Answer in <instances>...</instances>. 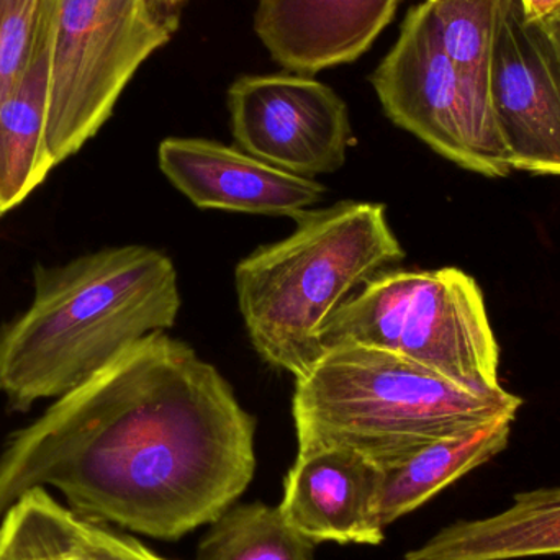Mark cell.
Returning <instances> with one entry per match:
<instances>
[{
    "mask_svg": "<svg viewBox=\"0 0 560 560\" xmlns=\"http://www.w3.org/2000/svg\"><path fill=\"white\" fill-rule=\"evenodd\" d=\"M255 434L219 369L153 332L9 438L0 520L23 493L51 487L82 518L180 539L248 489Z\"/></svg>",
    "mask_w": 560,
    "mask_h": 560,
    "instance_id": "6da1fadb",
    "label": "cell"
},
{
    "mask_svg": "<svg viewBox=\"0 0 560 560\" xmlns=\"http://www.w3.org/2000/svg\"><path fill=\"white\" fill-rule=\"evenodd\" d=\"M33 275L28 308L0 326V394L13 411L61 397L179 315L176 266L148 246L101 249Z\"/></svg>",
    "mask_w": 560,
    "mask_h": 560,
    "instance_id": "7a4b0ae2",
    "label": "cell"
},
{
    "mask_svg": "<svg viewBox=\"0 0 560 560\" xmlns=\"http://www.w3.org/2000/svg\"><path fill=\"white\" fill-rule=\"evenodd\" d=\"M522 405L505 390L474 394L394 352L341 345L295 378L292 415L299 453L341 447L388 469L428 444L516 417Z\"/></svg>",
    "mask_w": 560,
    "mask_h": 560,
    "instance_id": "3957f363",
    "label": "cell"
},
{
    "mask_svg": "<svg viewBox=\"0 0 560 560\" xmlns=\"http://www.w3.org/2000/svg\"><path fill=\"white\" fill-rule=\"evenodd\" d=\"M292 220V235L236 266L235 285L253 348L296 378L323 354V331L332 316L405 252L384 203L342 200Z\"/></svg>",
    "mask_w": 560,
    "mask_h": 560,
    "instance_id": "277c9868",
    "label": "cell"
},
{
    "mask_svg": "<svg viewBox=\"0 0 560 560\" xmlns=\"http://www.w3.org/2000/svg\"><path fill=\"white\" fill-rule=\"evenodd\" d=\"M322 345L382 349L474 394L503 390L482 292L456 268L382 271L332 316Z\"/></svg>",
    "mask_w": 560,
    "mask_h": 560,
    "instance_id": "5b68a950",
    "label": "cell"
},
{
    "mask_svg": "<svg viewBox=\"0 0 560 560\" xmlns=\"http://www.w3.org/2000/svg\"><path fill=\"white\" fill-rule=\"evenodd\" d=\"M179 23L151 0H52L46 148L55 166L107 124L128 82Z\"/></svg>",
    "mask_w": 560,
    "mask_h": 560,
    "instance_id": "8992f818",
    "label": "cell"
},
{
    "mask_svg": "<svg viewBox=\"0 0 560 560\" xmlns=\"http://www.w3.org/2000/svg\"><path fill=\"white\" fill-rule=\"evenodd\" d=\"M369 81L388 120L441 156L487 177L512 173L492 98L477 94L447 58L424 3L408 12Z\"/></svg>",
    "mask_w": 560,
    "mask_h": 560,
    "instance_id": "52a82bcc",
    "label": "cell"
},
{
    "mask_svg": "<svg viewBox=\"0 0 560 560\" xmlns=\"http://www.w3.org/2000/svg\"><path fill=\"white\" fill-rule=\"evenodd\" d=\"M226 105L236 147L295 176L336 173L358 143L346 102L312 75H242Z\"/></svg>",
    "mask_w": 560,
    "mask_h": 560,
    "instance_id": "ba28073f",
    "label": "cell"
},
{
    "mask_svg": "<svg viewBox=\"0 0 560 560\" xmlns=\"http://www.w3.org/2000/svg\"><path fill=\"white\" fill-rule=\"evenodd\" d=\"M490 95L513 171L560 176V61L520 0L497 35Z\"/></svg>",
    "mask_w": 560,
    "mask_h": 560,
    "instance_id": "9c48e42d",
    "label": "cell"
},
{
    "mask_svg": "<svg viewBox=\"0 0 560 560\" xmlns=\"http://www.w3.org/2000/svg\"><path fill=\"white\" fill-rule=\"evenodd\" d=\"M158 161L170 183L199 209L293 219L312 210L325 194L318 180L203 138H166Z\"/></svg>",
    "mask_w": 560,
    "mask_h": 560,
    "instance_id": "30bf717a",
    "label": "cell"
},
{
    "mask_svg": "<svg viewBox=\"0 0 560 560\" xmlns=\"http://www.w3.org/2000/svg\"><path fill=\"white\" fill-rule=\"evenodd\" d=\"M378 474L374 464L352 451H303L287 472L280 515L315 545H381Z\"/></svg>",
    "mask_w": 560,
    "mask_h": 560,
    "instance_id": "8fae6325",
    "label": "cell"
},
{
    "mask_svg": "<svg viewBox=\"0 0 560 560\" xmlns=\"http://www.w3.org/2000/svg\"><path fill=\"white\" fill-rule=\"evenodd\" d=\"M400 0H259L255 32L285 71L349 65L374 45Z\"/></svg>",
    "mask_w": 560,
    "mask_h": 560,
    "instance_id": "7c38bea8",
    "label": "cell"
},
{
    "mask_svg": "<svg viewBox=\"0 0 560 560\" xmlns=\"http://www.w3.org/2000/svg\"><path fill=\"white\" fill-rule=\"evenodd\" d=\"M51 10L52 0H45L28 65L0 105V209L5 213L25 202L55 167L46 148Z\"/></svg>",
    "mask_w": 560,
    "mask_h": 560,
    "instance_id": "4fadbf2b",
    "label": "cell"
},
{
    "mask_svg": "<svg viewBox=\"0 0 560 560\" xmlns=\"http://www.w3.org/2000/svg\"><path fill=\"white\" fill-rule=\"evenodd\" d=\"M560 555V487L516 493L499 515L456 522L405 560H515Z\"/></svg>",
    "mask_w": 560,
    "mask_h": 560,
    "instance_id": "5bb4252c",
    "label": "cell"
},
{
    "mask_svg": "<svg viewBox=\"0 0 560 560\" xmlns=\"http://www.w3.org/2000/svg\"><path fill=\"white\" fill-rule=\"evenodd\" d=\"M515 417L495 418L482 427L428 444L408 459L378 469L377 513L392 525L506 450Z\"/></svg>",
    "mask_w": 560,
    "mask_h": 560,
    "instance_id": "9a60e30c",
    "label": "cell"
},
{
    "mask_svg": "<svg viewBox=\"0 0 560 560\" xmlns=\"http://www.w3.org/2000/svg\"><path fill=\"white\" fill-rule=\"evenodd\" d=\"M513 0H427L434 35L467 84L490 95V65L500 26Z\"/></svg>",
    "mask_w": 560,
    "mask_h": 560,
    "instance_id": "2e32d148",
    "label": "cell"
},
{
    "mask_svg": "<svg viewBox=\"0 0 560 560\" xmlns=\"http://www.w3.org/2000/svg\"><path fill=\"white\" fill-rule=\"evenodd\" d=\"M196 560H315V542L265 503L229 509L212 523Z\"/></svg>",
    "mask_w": 560,
    "mask_h": 560,
    "instance_id": "e0dca14e",
    "label": "cell"
},
{
    "mask_svg": "<svg viewBox=\"0 0 560 560\" xmlns=\"http://www.w3.org/2000/svg\"><path fill=\"white\" fill-rule=\"evenodd\" d=\"M0 555L9 560H91L78 516L45 487L23 493L0 520Z\"/></svg>",
    "mask_w": 560,
    "mask_h": 560,
    "instance_id": "ac0fdd59",
    "label": "cell"
},
{
    "mask_svg": "<svg viewBox=\"0 0 560 560\" xmlns=\"http://www.w3.org/2000/svg\"><path fill=\"white\" fill-rule=\"evenodd\" d=\"M45 0H0V105L28 65Z\"/></svg>",
    "mask_w": 560,
    "mask_h": 560,
    "instance_id": "d6986e66",
    "label": "cell"
},
{
    "mask_svg": "<svg viewBox=\"0 0 560 560\" xmlns=\"http://www.w3.org/2000/svg\"><path fill=\"white\" fill-rule=\"evenodd\" d=\"M75 516L85 551L91 560H167L151 552L138 539L112 528L107 523Z\"/></svg>",
    "mask_w": 560,
    "mask_h": 560,
    "instance_id": "ffe728a7",
    "label": "cell"
},
{
    "mask_svg": "<svg viewBox=\"0 0 560 560\" xmlns=\"http://www.w3.org/2000/svg\"><path fill=\"white\" fill-rule=\"evenodd\" d=\"M528 22H542L560 9V0H520Z\"/></svg>",
    "mask_w": 560,
    "mask_h": 560,
    "instance_id": "44dd1931",
    "label": "cell"
},
{
    "mask_svg": "<svg viewBox=\"0 0 560 560\" xmlns=\"http://www.w3.org/2000/svg\"><path fill=\"white\" fill-rule=\"evenodd\" d=\"M538 23L539 26H541L542 32H545L546 36H548L549 42H551L556 56H558L560 61V9L558 12L549 15L548 19H545L542 22Z\"/></svg>",
    "mask_w": 560,
    "mask_h": 560,
    "instance_id": "7402d4cb",
    "label": "cell"
},
{
    "mask_svg": "<svg viewBox=\"0 0 560 560\" xmlns=\"http://www.w3.org/2000/svg\"><path fill=\"white\" fill-rule=\"evenodd\" d=\"M151 2L156 5L158 10L166 13V15H177L180 16V10L184 9L189 0H151Z\"/></svg>",
    "mask_w": 560,
    "mask_h": 560,
    "instance_id": "603a6c76",
    "label": "cell"
},
{
    "mask_svg": "<svg viewBox=\"0 0 560 560\" xmlns=\"http://www.w3.org/2000/svg\"><path fill=\"white\" fill-rule=\"evenodd\" d=\"M3 215H5V212H3L2 209H0V219H2Z\"/></svg>",
    "mask_w": 560,
    "mask_h": 560,
    "instance_id": "cb8c5ba5",
    "label": "cell"
},
{
    "mask_svg": "<svg viewBox=\"0 0 560 560\" xmlns=\"http://www.w3.org/2000/svg\"><path fill=\"white\" fill-rule=\"evenodd\" d=\"M0 560H9V559L3 558V556H2V555H0Z\"/></svg>",
    "mask_w": 560,
    "mask_h": 560,
    "instance_id": "d4e9b609",
    "label": "cell"
}]
</instances>
